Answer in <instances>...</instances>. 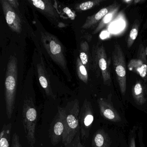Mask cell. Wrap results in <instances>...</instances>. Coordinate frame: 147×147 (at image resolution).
I'll return each instance as SVG.
<instances>
[{"label": "cell", "mask_w": 147, "mask_h": 147, "mask_svg": "<svg viewBox=\"0 0 147 147\" xmlns=\"http://www.w3.org/2000/svg\"><path fill=\"white\" fill-rule=\"evenodd\" d=\"M29 2L47 17L56 20H57L60 19L59 13L56 11L55 8L51 3L50 1L42 0H31L29 1Z\"/></svg>", "instance_id": "4fadbf2b"}, {"label": "cell", "mask_w": 147, "mask_h": 147, "mask_svg": "<svg viewBox=\"0 0 147 147\" xmlns=\"http://www.w3.org/2000/svg\"><path fill=\"white\" fill-rule=\"evenodd\" d=\"M119 9L115 10L114 11L110 13L107 14V15L102 19V20L100 21V23L98 25L97 28L95 29L94 31L93 32V34H96V33H98V32H99L102 29L104 28V27H105L112 20L113 18L116 16V14H117Z\"/></svg>", "instance_id": "44dd1931"}, {"label": "cell", "mask_w": 147, "mask_h": 147, "mask_svg": "<svg viewBox=\"0 0 147 147\" xmlns=\"http://www.w3.org/2000/svg\"><path fill=\"white\" fill-rule=\"evenodd\" d=\"M76 70L79 79L85 84H87L88 82V74L86 68L82 64L80 58L76 59Z\"/></svg>", "instance_id": "d6986e66"}, {"label": "cell", "mask_w": 147, "mask_h": 147, "mask_svg": "<svg viewBox=\"0 0 147 147\" xmlns=\"http://www.w3.org/2000/svg\"><path fill=\"white\" fill-rule=\"evenodd\" d=\"M41 42L49 55L69 78L70 75L62 44L55 36L47 32H41Z\"/></svg>", "instance_id": "3957f363"}, {"label": "cell", "mask_w": 147, "mask_h": 147, "mask_svg": "<svg viewBox=\"0 0 147 147\" xmlns=\"http://www.w3.org/2000/svg\"><path fill=\"white\" fill-rule=\"evenodd\" d=\"M57 111L51 122L49 130V136L51 144L55 146L62 140L65 129V109L64 107H57Z\"/></svg>", "instance_id": "ba28073f"}, {"label": "cell", "mask_w": 147, "mask_h": 147, "mask_svg": "<svg viewBox=\"0 0 147 147\" xmlns=\"http://www.w3.org/2000/svg\"><path fill=\"white\" fill-rule=\"evenodd\" d=\"M12 124L3 125L0 135V147H10Z\"/></svg>", "instance_id": "e0dca14e"}, {"label": "cell", "mask_w": 147, "mask_h": 147, "mask_svg": "<svg viewBox=\"0 0 147 147\" xmlns=\"http://www.w3.org/2000/svg\"><path fill=\"white\" fill-rule=\"evenodd\" d=\"M80 58L82 64L86 68L87 70L89 69L90 62V51L88 43L86 41L81 42L80 45Z\"/></svg>", "instance_id": "ac0fdd59"}, {"label": "cell", "mask_w": 147, "mask_h": 147, "mask_svg": "<svg viewBox=\"0 0 147 147\" xmlns=\"http://www.w3.org/2000/svg\"><path fill=\"white\" fill-rule=\"evenodd\" d=\"M94 119L93 110L92 105L88 100L85 99L81 107L79 115L80 132L82 140L86 141L88 138Z\"/></svg>", "instance_id": "52a82bcc"}, {"label": "cell", "mask_w": 147, "mask_h": 147, "mask_svg": "<svg viewBox=\"0 0 147 147\" xmlns=\"http://www.w3.org/2000/svg\"><path fill=\"white\" fill-rule=\"evenodd\" d=\"M112 60L120 92L123 95H124L127 86L125 57L122 48L118 43L114 44Z\"/></svg>", "instance_id": "5b68a950"}, {"label": "cell", "mask_w": 147, "mask_h": 147, "mask_svg": "<svg viewBox=\"0 0 147 147\" xmlns=\"http://www.w3.org/2000/svg\"><path fill=\"white\" fill-rule=\"evenodd\" d=\"M139 21H135L130 32L128 39H127V47L129 49L133 45L135 40L137 37L138 30H139Z\"/></svg>", "instance_id": "ffe728a7"}, {"label": "cell", "mask_w": 147, "mask_h": 147, "mask_svg": "<svg viewBox=\"0 0 147 147\" xmlns=\"http://www.w3.org/2000/svg\"><path fill=\"white\" fill-rule=\"evenodd\" d=\"M129 147H136L135 137L133 135L131 136L130 138Z\"/></svg>", "instance_id": "4316f807"}, {"label": "cell", "mask_w": 147, "mask_h": 147, "mask_svg": "<svg viewBox=\"0 0 147 147\" xmlns=\"http://www.w3.org/2000/svg\"><path fill=\"white\" fill-rule=\"evenodd\" d=\"M110 139L108 135L103 129L97 131L93 136V147H110Z\"/></svg>", "instance_id": "9a60e30c"}, {"label": "cell", "mask_w": 147, "mask_h": 147, "mask_svg": "<svg viewBox=\"0 0 147 147\" xmlns=\"http://www.w3.org/2000/svg\"><path fill=\"white\" fill-rule=\"evenodd\" d=\"M92 60L94 69H99L101 72L104 84L111 86L112 83L110 68V62L107 58L105 49L101 45H97L93 48Z\"/></svg>", "instance_id": "8992f818"}, {"label": "cell", "mask_w": 147, "mask_h": 147, "mask_svg": "<svg viewBox=\"0 0 147 147\" xmlns=\"http://www.w3.org/2000/svg\"><path fill=\"white\" fill-rule=\"evenodd\" d=\"M145 50V53H146V55L147 56V48H146V49Z\"/></svg>", "instance_id": "f546056e"}, {"label": "cell", "mask_w": 147, "mask_h": 147, "mask_svg": "<svg viewBox=\"0 0 147 147\" xmlns=\"http://www.w3.org/2000/svg\"><path fill=\"white\" fill-rule=\"evenodd\" d=\"M11 147H22L20 142L19 135L16 132L13 133V135Z\"/></svg>", "instance_id": "cb8c5ba5"}, {"label": "cell", "mask_w": 147, "mask_h": 147, "mask_svg": "<svg viewBox=\"0 0 147 147\" xmlns=\"http://www.w3.org/2000/svg\"><path fill=\"white\" fill-rule=\"evenodd\" d=\"M145 50L142 45L139 46L138 56L131 60L128 65V69L139 75L143 79L147 76V61Z\"/></svg>", "instance_id": "30bf717a"}, {"label": "cell", "mask_w": 147, "mask_h": 147, "mask_svg": "<svg viewBox=\"0 0 147 147\" xmlns=\"http://www.w3.org/2000/svg\"><path fill=\"white\" fill-rule=\"evenodd\" d=\"M7 1H8L9 4L13 7H14L15 8H17L18 7V2L16 0H7Z\"/></svg>", "instance_id": "484cf974"}, {"label": "cell", "mask_w": 147, "mask_h": 147, "mask_svg": "<svg viewBox=\"0 0 147 147\" xmlns=\"http://www.w3.org/2000/svg\"><path fill=\"white\" fill-rule=\"evenodd\" d=\"M63 11L65 14H67L69 18L71 19V20H74L75 18L76 15L68 7H65L63 8Z\"/></svg>", "instance_id": "d4e9b609"}, {"label": "cell", "mask_w": 147, "mask_h": 147, "mask_svg": "<svg viewBox=\"0 0 147 147\" xmlns=\"http://www.w3.org/2000/svg\"><path fill=\"white\" fill-rule=\"evenodd\" d=\"M80 132H79L75 138L74 141L68 145L64 147H84L80 140ZM61 147H63L61 146Z\"/></svg>", "instance_id": "603a6c76"}, {"label": "cell", "mask_w": 147, "mask_h": 147, "mask_svg": "<svg viewBox=\"0 0 147 147\" xmlns=\"http://www.w3.org/2000/svg\"><path fill=\"white\" fill-rule=\"evenodd\" d=\"M98 104L100 114L104 118L112 122L121 121L120 115L110 103L100 98L98 100Z\"/></svg>", "instance_id": "7c38bea8"}, {"label": "cell", "mask_w": 147, "mask_h": 147, "mask_svg": "<svg viewBox=\"0 0 147 147\" xmlns=\"http://www.w3.org/2000/svg\"><path fill=\"white\" fill-rule=\"evenodd\" d=\"M18 82V61L15 56H10L7 67L5 81V100L7 116L11 119L15 109Z\"/></svg>", "instance_id": "6da1fadb"}, {"label": "cell", "mask_w": 147, "mask_h": 147, "mask_svg": "<svg viewBox=\"0 0 147 147\" xmlns=\"http://www.w3.org/2000/svg\"><path fill=\"white\" fill-rule=\"evenodd\" d=\"M145 1H142V0H135L134 1V4H139L140 2H144Z\"/></svg>", "instance_id": "83f0119b"}, {"label": "cell", "mask_w": 147, "mask_h": 147, "mask_svg": "<svg viewBox=\"0 0 147 147\" xmlns=\"http://www.w3.org/2000/svg\"><path fill=\"white\" fill-rule=\"evenodd\" d=\"M0 2L7 23L10 29L16 33H21L22 31V21L18 14L7 0H1Z\"/></svg>", "instance_id": "9c48e42d"}, {"label": "cell", "mask_w": 147, "mask_h": 147, "mask_svg": "<svg viewBox=\"0 0 147 147\" xmlns=\"http://www.w3.org/2000/svg\"><path fill=\"white\" fill-rule=\"evenodd\" d=\"M123 2H125L126 4L130 5L131 4H132V3L134 2V1H123Z\"/></svg>", "instance_id": "f1b7e54d"}, {"label": "cell", "mask_w": 147, "mask_h": 147, "mask_svg": "<svg viewBox=\"0 0 147 147\" xmlns=\"http://www.w3.org/2000/svg\"><path fill=\"white\" fill-rule=\"evenodd\" d=\"M132 94L136 103L139 105H142L146 101L144 96V89L142 83L138 82L132 88Z\"/></svg>", "instance_id": "2e32d148"}, {"label": "cell", "mask_w": 147, "mask_h": 147, "mask_svg": "<svg viewBox=\"0 0 147 147\" xmlns=\"http://www.w3.org/2000/svg\"><path fill=\"white\" fill-rule=\"evenodd\" d=\"M64 109L65 129L62 142L64 146H66L74 141L80 131L79 115L80 108L79 100L75 99L68 102Z\"/></svg>", "instance_id": "7a4b0ae2"}, {"label": "cell", "mask_w": 147, "mask_h": 147, "mask_svg": "<svg viewBox=\"0 0 147 147\" xmlns=\"http://www.w3.org/2000/svg\"><path fill=\"white\" fill-rule=\"evenodd\" d=\"M38 80L40 85L44 89L46 94L48 96L55 99V96L53 94L49 78L43 66L41 63H38L37 66Z\"/></svg>", "instance_id": "5bb4252c"}, {"label": "cell", "mask_w": 147, "mask_h": 147, "mask_svg": "<svg viewBox=\"0 0 147 147\" xmlns=\"http://www.w3.org/2000/svg\"><path fill=\"white\" fill-rule=\"evenodd\" d=\"M22 121L26 137L30 147H35L37 112L32 98H26L23 103Z\"/></svg>", "instance_id": "277c9868"}, {"label": "cell", "mask_w": 147, "mask_h": 147, "mask_svg": "<svg viewBox=\"0 0 147 147\" xmlns=\"http://www.w3.org/2000/svg\"><path fill=\"white\" fill-rule=\"evenodd\" d=\"M120 7V4L117 1H114L110 5L100 9L95 14L87 18L86 21L81 27L82 29L87 30L93 28L98 23L99 24L107 14L119 9Z\"/></svg>", "instance_id": "8fae6325"}, {"label": "cell", "mask_w": 147, "mask_h": 147, "mask_svg": "<svg viewBox=\"0 0 147 147\" xmlns=\"http://www.w3.org/2000/svg\"><path fill=\"white\" fill-rule=\"evenodd\" d=\"M104 1L103 0H95L83 2L76 5L75 9L77 11H87L96 6L99 5L101 2Z\"/></svg>", "instance_id": "7402d4cb"}, {"label": "cell", "mask_w": 147, "mask_h": 147, "mask_svg": "<svg viewBox=\"0 0 147 147\" xmlns=\"http://www.w3.org/2000/svg\"><path fill=\"white\" fill-rule=\"evenodd\" d=\"M140 147H144V146L143 144H141V145H140Z\"/></svg>", "instance_id": "4dcf8cb0"}]
</instances>
